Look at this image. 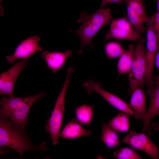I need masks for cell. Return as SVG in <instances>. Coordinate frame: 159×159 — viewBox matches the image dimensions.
Here are the masks:
<instances>
[{
  "mask_svg": "<svg viewBox=\"0 0 159 159\" xmlns=\"http://www.w3.org/2000/svg\"><path fill=\"white\" fill-rule=\"evenodd\" d=\"M145 23H148L151 25L159 43V11H157L153 15L148 17Z\"/></svg>",
  "mask_w": 159,
  "mask_h": 159,
  "instance_id": "cell-24",
  "label": "cell"
},
{
  "mask_svg": "<svg viewBox=\"0 0 159 159\" xmlns=\"http://www.w3.org/2000/svg\"><path fill=\"white\" fill-rule=\"evenodd\" d=\"M145 42V39L141 38L135 46L132 62L128 73L129 95L135 88L145 85L147 64Z\"/></svg>",
  "mask_w": 159,
  "mask_h": 159,
  "instance_id": "cell-5",
  "label": "cell"
},
{
  "mask_svg": "<svg viewBox=\"0 0 159 159\" xmlns=\"http://www.w3.org/2000/svg\"><path fill=\"white\" fill-rule=\"evenodd\" d=\"M131 95L129 105L134 112V117L137 120H143L147 112L145 92L138 87L133 91Z\"/></svg>",
  "mask_w": 159,
  "mask_h": 159,
  "instance_id": "cell-14",
  "label": "cell"
},
{
  "mask_svg": "<svg viewBox=\"0 0 159 159\" xmlns=\"http://www.w3.org/2000/svg\"><path fill=\"white\" fill-rule=\"evenodd\" d=\"M141 38V35L135 30L127 19L124 17L112 20L105 40L114 38L135 41L139 40Z\"/></svg>",
  "mask_w": 159,
  "mask_h": 159,
  "instance_id": "cell-6",
  "label": "cell"
},
{
  "mask_svg": "<svg viewBox=\"0 0 159 159\" xmlns=\"http://www.w3.org/2000/svg\"><path fill=\"white\" fill-rule=\"evenodd\" d=\"M72 52L67 50L64 52L43 51L41 54L42 59L45 60L48 68L55 74L65 65L67 58L71 57Z\"/></svg>",
  "mask_w": 159,
  "mask_h": 159,
  "instance_id": "cell-13",
  "label": "cell"
},
{
  "mask_svg": "<svg viewBox=\"0 0 159 159\" xmlns=\"http://www.w3.org/2000/svg\"><path fill=\"white\" fill-rule=\"evenodd\" d=\"M67 71V75L65 81L57 98L51 116L45 126L46 130L52 139V144L55 146L59 143L60 130L64 112L65 111V100L66 91L74 69L73 68L71 67Z\"/></svg>",
  "mask_w": 159,
  "mask_h": 159,
  "instance_id": "cell-4",
  "label": "cell"
},
{
  "mask_svg": "<svg viewBox=\"0 0 159 159\" xmlns=\"http://www.w3.org/2000/svg\"><path fill=\"white\" fill-rule=\"evenodd\" d=\"M127 18L136 32L140 35L144 33L146 31L144 20L128 6H127Z\"/></svg>",
  "mask_w": 159,
  "mask_h": 159,
  "instance_id": "cell-20",
  "label": "cell"
},
{
  "mask_svg": "<svg viewBox=\"0 0 159 159\" xmlns=\"http://www.w3.org/2000/svg\"><path fill=\"white\" fill-rule=\"evenodd\" d=\"M40 38L37 36H30L22 41L17 47L13 54L6 57L9 63L13 64L18 59H28L37 52L43 51L39 44Z\"/></svg>",
  "mask_w": 159,
  "mask_h": 159,
  "instance_id": "cell-11",
  "label": "cell"
},
{
  "mask_svg": "<svg viewBox=\"0 0 159 159\" xmlns=\"http://www.w3.org/2000/svg\"><path fill=\"white\" fill-rule=\"evenodd\" d=\"M1 0H0V2H1Z\"/></svg>",
  "mask_w": 159,
  "mask_h": 159,
  "instance_id": "cell-29",
  "label": "cell"
},
{
  "mask_svg": "<svg viewBox=\"0 0 159 159\" xmlns=\"http://www.w3.org/2000/svg\"><path fill=\"white\" fill-rule=\"evenodd\" d=\"M102 127V132L100 138L106 146L110 149L117 147L120 141L117 131L106 123H103Z\"/></svg>",
  "mask_w": 159,
  "mask_h": 159,
  "instance_id": "cell-16",
  "label": "cell"
},
{
  "mask_svg": "<svg viewBox=\"0 0 159 159\" xmlns=\"http://www.w3.org/2000/svg\"><path fill=\"white\" fill-rule=\"evenodd\" d=\"M91 135L90 130L85 129L76 119L73 118L63 128L59 137L64 139H74L84 136L88 137Z\"/></svg>",
  "mask_w": 159,
  "mask_h": 159,
  "instance_id": "cell-15",
  "label": "cell"
},
{
  "mask_svg": "<svg viewBox=\"0 0 159 159\" xmlns=\"http://www.w3.org/2000/svg\"><path fill=\"white\" fill-rule=\"evenodd\" d=\"M0 146L9 147L22 156L27 151L32 150H46V143L43 142L39 146L32 144L22 130L8 119L0 118Z\"/></svg>",
  "mask_w": 159,
  "mask_h": 159,
  "instance_id": "cell-2",
  "label": "cell"
},
{
  "mask_svg": "<svg viewBox=\"0 0 159 159\" xmlns=\"http://www.w3.org/2000/svg\"><path fill=\"white\" fill-rule=\"evenodd\" d=\"M28 59H22L0 74V94L14 95V85L19 76L26 67Z\"/></svg>",
  "mask_w": 159,
  "mask_h": 159,
  "instance_id": "cell-10",
  "label": "cell"
},
{
  "mask_svg": "<svg viewBox=\"0 0 159 159\" xmlns=\"http://www.w3.org/2000/svg\"><path fill=\"white\" fill-rule=\"evenodd\" d=\"M159 116V114H158ZM152 127L155 130H158L159 129V120L156 123H153L151 125Z\"/></svg>",
  "mask_w": 159,
  "mask_h": 159,
  "instance_id": "cell-27",
  "label": "cell"
},
{
  "mask_svg": "<svg viewBox=\"0 0 159 159\" xmlns=\"http://www.w3.org/2000/svg\"><path fill=\"white\" fill-rule=\"evenodd\" d=\"M43 91L29 97L6 98L3 96L0 101V118L9 119L22 130L25 131L29 110L33 104L43 97Z\"/></svg>",
  "mask_w": 159,
  "mask_h": 159,
  "instance_id": "cell-3",
  "label": "cell"
},
{
  "mask_svg": "<svg viewBox=\"0 0 159 159\" xmlns=\"http://www.w3.org/2000/svg\"><path fill=\"white\" fill-rule=\"evenodd\" d=\"M146 45L145 49L147 69L145 77V85L148 87L154 85L153 73L155 64V58L157 49L158 42L151 25L146 23Z\"/></svg>",
  "mask_w": 159,
  "mask_h": 159,
  "instance_id": "cell-9",
  "label": "cell"
},
{
  "mask_svg": "<svg viewBox=\"0 0 159 159\" xmlns=\"http://www.w3.org/2000/svg\"><path fill=\"white\" fill-rule=\"evenodd\" d=\"M111 10L110 8H100L92 14L82 12L77 22L81 25L78 29L69 31L70 32L77 34L81 41V45L78 51L81 53L83 47L89 46L94 49L92 40L96 34L103 26L112 20Z\"/></svg>",
  "mask_w": 159,
  "mask_h": 159,
  "instance_id": "cell-1",
  "label": "cell"
},
{
  "mask_svg": "<svg viewBox=\"0 0 159 159\" xmlns=\"http://www.w3.org/2000/svg\"><path fill=\"white\" fill-rule=\"evenodd\" d=\"M129 115L124 112L119 113L110 120L109 125L116 131L126 132L130 127Z\"/></svg>",
  "mask_w": 159,
  "mask_h": 159,
  "instance_id": "cell-18",
  "label": "cell"
},
{
  "mask_svg": "<svg viewBox=\"0 0 159 159\" xmlns=\"http://www.w3.org/2000/svg\"><path fill=\"white\" fill-rule=\"evenodd\" d=\"M135 46L132 44L127 49L120 57L117 64V69L119 75L128 73L132 62Z\"/></svg>",
  "mask_w": 159,
  "mask_h": 159,
  "instance_id": "cell-17",
  "label": "cell"
},
{
  "mask_svg": "<svg viewBox=\"0 0 159 159\" xmlns=\"http://www.w3.org/2000/svg\"><path fill=\"white\" fill-rule=\"evenodd\" d=\"M156 2L157 7V11H159V0H155Z\"/></svg>",
  "mask_w": 159,
  "mask_h": 159,
  "instance_id": "cell-28",
  "label": "cell"
},
{
  "mask_svg": "<svg viewBox=\"0 0 159 159\" xmlns=\"http://www.w3.org/2000/svg\"><path fill=\"white\" fill-rule=\"evenodd\" d=\"M117 159H141L143 158L134 149L128 147L121 148L113 153Z\"/></svg>",
  "mask_w": 159,
  "mask_h": 159,
  "instance_id": "cell-23",
  "label": "cell"
},
{
  "mask_svg": "<svg viewBox=\"0 0 159 159\" xmlns=\"http://www.w3.org/2000/svg\"><path fill=\"white\" fill-rule=\"evenodd\" d=\"M155 64L157 68L158 74L153 80L154 85H159V43H158L157 49L155 58Z\"/></svg>",
  "mask_w": 159,
  "mask_h": 159,
  "instance_id": "cell-25",
  "label": "cell"
},
{
  "mask_svg": "<svg viewBox=\"0 0 159 159\" xmlns=\"http://www.w3.org/2000/svg\"><path fill=\"white\" fill-rule=\"evenodd\" d=\"M146 93L149 96V105L147 112L143 120V131L150 136L152 133L150 123L152 119L159 114V85H155L148 87Z\"/></svg>",
  "mask_w": 159,
  "mask_h": 159,
  "instance_id": "cell-12",
  "label": "cell"
},
{
  "mask_svg": "<svg viewBox=\"0 0 159 159\" xmlns=\"http://www.w3.org/2000/svg\"><path fill=\"white\" fill-rule=\"evenodd\" d=\"M125 0H102L100 8H103L107 4L109 3H116L120 4Z\"/></svg>",
  "mask_w": 159,
  "mask_h": 159,
  "instance_id": "cell-26",
  "label": "cell"
},
{
  "mask_svg": "<svg viewBox=\"0 0 159 159\" xmlns=\"http://www.w3.org/2000/svg\"><path fill=\"white\" fill-rule=\"evenodd\" d=\"M76 119L80 124L91 125L93 115V106L83 104L75 109Z\"/></svg>",
  "mask_w": 159,
  "mask_h": 159,
  "instance_id": "cell-19",
  "label": "cell"
},
{
  "mask_svg": "<svg viewBox=\"0 0 159 159\" xmlns=\"http://www.w3.org/2000/svg\"><path fill=\"white\" fill-rule=\"evenodd\" d=\"M121 142L143 152L153 158L159 159L158 147L144 132H138L131 130L123 138Z\"/></svg>",
  "mask_w": 159,
  "mask_h": 159,
  "instance_id": "cell-7",
  "label": "cell"
},
{
  "mask_svg": "<svg viewBox=\"0 0 159 159\" xmlns=\"http://www.w3.org/2000/svg\"><path fill=\"white\" fill-rule=\"evenodd\" d=\"M127 6L130 7L135 12L138 14L146 21L147 15L145 6L143 0H125Z\"/></svg>",
  "mask_w": 159,
  "mask_h": 159,
  "instance_id": "cell-22",
  "label": "cell"
},
{
  "mask_svg": "<svg viewBox=\"0 0 159 159\" xmlns=\"http://www.w3.org/2000/svg\"><path fill=\"white\" fill-rule=\"evenodd\" d=\"M104 49L108 59H114L120 57L125 51L120 43L115 41L110 42L106 44Z\"/></svg>",
  "mask_w": 159,
  "mask_h": 159,
  "instance_id": "cell-21",
  "label": "cell"
},
{
  "mask_svg": "<svg viewBox=\"0 0 159 159\" xmlns=\"http://www.w3.org/2000/svg\"><path fill=\"white\" fill-rule=\"evenodd\" d=\"M82 86L88 94L95 92L115 108L130 115H134V112L129 104L117 96L103 89L99 82L90 79L84 82Z\"/></svg>",
  "mask_w": 159,
  "mask_h": 159,
  "instance_id": "cell-8",
  "label": "cell"
}]
</instances>
